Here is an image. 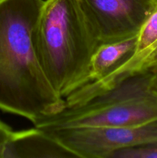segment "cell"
<instances>
[{
  "instance_id": "7",
  "label": "cell",
  "mask_w": 157,
  "mask_h": 158,
  "mask_svg": "<svg viewBox=\"0 0 157 158\" xmlns=\"http://www.w3.org/2000/svg\"><path fill=\"white\" fill-rule=\"evenodd\" d=\"M137 41L138 35H135L121 41L99 45L91 60L89 83L106 78L126 64L136 52Z\"/></svg>"
},
{
  "instance_id": "9",
  "label": "cell",
  "mask_w": 157,
  "mask_h": 158,
  "mask_svg": "<svg viewBox=\"0 0 157 158\" xmlns=\"http://www.w3.org/2000/svg\"><path fill=\"white\" fill-rule=\"evenodd\" d=\"M109 158H157V143L120 150Z\"/></svg>"
},
{
  "instance_id": "2",
  "label": "cell",
  "mask_w": 157,
  "mask_h": 158,
  "mask_svg": "<svg viewBox=\"0 0 157 158\" xmlns=\"http://www.w3.org/2000/svg\"><path fill=\"white\" fill-rule=\"evenodd\" d=\"M35 52L55 92L66 99L89 83L99 46L78 0H44L33 33Z\"/></svg>"
},
{
  "instance_id": "5",
  "label": "cell",
  "mask_w": 157,
  "mask_h": 158,
  "mask_svg": "<svg viewBox=\"0 0 157 158\" xmlns=\"http://www.w3.org/2000/svg\"><path fill=\"white\" fill-rule=\"evenodd\" d=\"M99 46L138 35L157 0H78Z\"/></svg>"
},
{
  "instance_id": "8",
  "label": "cell",
  "mask_w": 157,
  "mask_h": 158,
  "mask_svg": "<svg viewBox=\"0 0 157 158\" xmlns=\"http://www.w3.org/2000/svg\"><path fill=\"white\" fill-rule=\"evenodd\" d=\"M143 73H150L157 76V45L146 58L143 59L139 63H138L136 65L130 68L129 70L124 73L123 75L120 76L114 82L113 86L130 76Z\"/></svg>"
},
{
  "instance_id": "4",
  "label": "cell",
  "mask_w": 157,
  "mask_h": 158,
  "mask_svg": "<svg viewBox=\"0 0 157 158\" xmlns=\"http://www.w3.org/2000/svg\"><path fill=\"white\" fill-rule=\"evenodd\" d=\"M46 131L77 157L109 158L120 150L157 143V119L123 127L62 128Z\"/></svg>"
},
{
  "instance_id": "1",
  "label": "cell",
  "mask_w": 157,
  "mask_h": 158,
  "mask_svg": "<svg viewBox=\"0 0 157 158\" xmlns=\"http://www.w3.org/2000/svg\"><path fill=\"white\" fill-rule=\"evenodd\" d=\"M44 0H0V110L27 119L66 106L39 63L33 33Z\"/></svg>"
},
{
  "instance_id": "6",
  "label": "cell",
  "mask_w": 157,
  "mask_h": 158,
  "mask_svg": "<svg viewBox=\"0 0 157 158\" xmlns=\"http://www.w3.org/2000/svg\"><path fill=\"white\" fill-rule=\"evenodd\" d=\"M77 157L74 153L44 130L33 129L12 133L0 158Z\"/></svg>"
},
{
  "instance_id": "10",
  "label": "cell",
  "mask_w": 157,
  "mask_h": 158,
  "mask_svg": "<svg viewBox=\"0 0 157 158\" xmlns=\"http://www.w3.org/2000/svg\"><path fill=\"white\" fill-rule=\"evenodd\" d=\"M12 132H13V131L10 127L0 120V157H1L3 147H4L5 143H6Z\"/></svg>"
},
{
  "instance_id": "11",
  "label": "cell",
  "mask_w": 157,
  "mask_h": 158,
  "mask_svg": "<svg viewBox=\"0 0 157 158\" xmlns=\"http://www.w3.org/2000/svg\"><path fill=\"white\" fill-rule=\"evenodd\" d=\"M154 87H155V90L156 91V92H157V79H156V80H155V86H154Z\"/></svg>"
},
{
  "instance_id": "3",
  "label": "cell",
  "mask_w": 157,
  "mask_h": 158,
  "mask_svg": "<svg viewBox=\"0 0 157 158\" xmlns=\"http://www.w3.org/2000/svg\"><path fill=\"white\" fill-rule=\"evenodd\" d=\"M157 76L135 74L84 103L66 106L53 115L34 122L35 127L49 131L62 128L123 127L157 119Z\"/></svg>"
}]
</instances>
